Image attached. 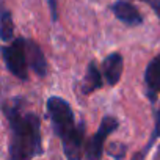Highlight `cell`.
<instances>
[{"mask_svg":"<svg viewBox=\"0 0 160 160\" xmlns=\"http://www.w3.org/2000/svg\"><path fill=\"white\" fill-rule=\"evenodd\" d=\"M104 75L107 78L108 85H116L121 78V74H122V68H124V63H122V57L119 53H110L105 60H104Z\"/></svg>","mask_w":160,"mask_h":160,"instance_id":"obj_9","label":"cell"},{"mask_svg":"<svg viewBox=\"0 0 160 160\" xmlns=\"http://www.w3.org/2000/svg\"><path fill=\"white\" fill-rule=\"evenodd\" d=\"M46 108L52 119V126H53L57 137L64 140L68 135H71L77 126L74 121V112H72L71 105L64 99L53 96V98L47 99Z\"/></svg>","mask_w":160,"mask_h":160,"instance_id":"obj_2","label":"cell"},{"mask_svg":"<svg viewBox=\"0 0 160 160\" xmlns=\"http://www.w3.org/2000/svg\"><path fill=\"white\" fill-rule=\"evenodd\" d=\"M49 2V7H50V11H52V19L57 21L58 14H57V3H55V0H47Z\"/></svg>","mask_w":160,"mask_h":160,"instance_id":"obj_13","label":"cell"},{"mask_svg":"<svg viewBox=\"0 0 160 160\" xmlns=\"http://www.w3.org/2000/svg\"><path fill=\"white\" fill-rule=\"evenodd\" d=\"M157 127L160 129V110H158V113H157Z\"/></svg>","mask_w":160,"mask_h":160,"instance_id":"obj_14","label":"cell"},{"mask_svg":"<svg viewBox=\"0 0 160 160\" xmlns=\"http://www.w3.org/2000/svg\"><path fill=\"white\" fill-rule=\"evenodd\" d=\"M14 35V24L10 11H2L0 13V39L3 41H11Z\"/></svg>","mask_w":160,"mask_h":160,"instance_id":"obj_11","label":"cell"},{"mask_svg":"<svg viewBox=\"0 0 160 160\" xmlns=\"http://www.w3.org/2000/svg\"><path fill=\"white\" fill-rule=\"evenodd\" d=\"M140 2H144V3L151 5V8L155 11L157 18L160 19V0H140Z\"/></svg>","mask_w":160,"mask_h":160,"instance_id":"obj_12","label":"cell"},{"mask_svg":"<svg viewBox=\"0 0 160 160\" xmlns=\"http://www.w3.org/2000/svg\"><path fill=\"white\" fill-rule=\"evenodd\" d=\"M25 55H27V64L35 71V74L44 77L47 72V61L44 58L42 50L35 41L25 39Z\"/></svg>","mask_w":160,"mask_h":160,"instance_id":"obj_6","label":"cell"},{"mask_svg":"<svg viewBox=\"0 0 160 160\" xmlns=\"http://www.w3.org/2000/svg\"><path fill=\"white\" fill-rule=\"evenodd\" d=\"M144 82L149 91L151 101H155V94L160 93V55H157L144 71Z\"/></svg>","mask_w":160,"mask_h":160,"instance_id":"obj_8","label":"cell"},{"mask_svg":"<svg viewBox=\"0 0 160 160\" xmlns=\"http://www.w3.org/2000/svg\"><path fill=\"white\" fill-rule=\"evenodd\" d=\"M118 129V119L113 116H105L101 122L99 130L94 133V137L87 144V158L88 160H101L102 151H104V141L105 138Z\"/></svg>","mask_w":160,"mask_h":160,"instance_id":"obj_4","label":"cell"},{"mask_svg":"<svg viewBox=\"0 0 160 160\" xmlns=\"http://www.w3.org/2000/svg\"><path fill=\"white\" fill-rule=\"evenodd\" d=\"M24 102L16 98L3 107L10 122V160H32L41 154V126L39 118L32 112L22 110Z\"/></svg>","mask_w":160,"mask_h":160,"instance_id":"obj_1","label":"cell"},{"mask_svg":"<svg viewBox=\"0 0 160 160\" xmlns=\"http://www.w3.org/2000/svg\"><path fill=\"white\" fill-rule=\"evenodd\" d=\"M83 141H85V122L80 121V122H77L72 133L68 135L64 140H61L64 155L68 157V160H80L82 158Z\"/></svg>","mask_w":160,"mask_h":160,"instance_id":"obj_5","label":"cell"},{"mask_svg":"<svg viewBox=\"0 0 160 160\" xmlns=\"http://www.w3.org/2000/svg\"><path fill=\"white\" fill-rule=\"evenodd\" d=\"M102 87V78H101V72L98 69V66L94 63L88 64V71L83 80V85H82V93L83 94H90L94 90H99Z\"/></svg>","mask_w":160,"mask_h":160,"instance_id":"obj_10","label":"cell"},{"mask_svg":"<svg viewBox=\"0 0 160 160\" xmlns=\"http://www.w3.org/2000/svg\"><path fill=\"white\" fill-rule=\"evenodd\" d=\"M2 55L5 60L7 68L10 69V72L13 75H16L21 80L27 78V55H25V39L24 38H18L14 39L10 46L2 49Z\"/></svg>","mask_w":160,"mask_h":160,"instance_id":"obj_3","label":"cell"},{"mask_svg":"<svg viewBox=\"0 0 160 160\" xmlns=\"http://www.w3.org/2000/svg\"><path fill=\"white\" fill-rule=\"evenodd\" d=\"M112 11L115 13V16L127 24V25H140L143 22V18L140 14V11L129 2H122V0H119V2H116L113 7H112Z\"/></svg>","mask_w":160,"mask_h":160,"instance_id":"obj_7","label":"cell"}]
</instances>
